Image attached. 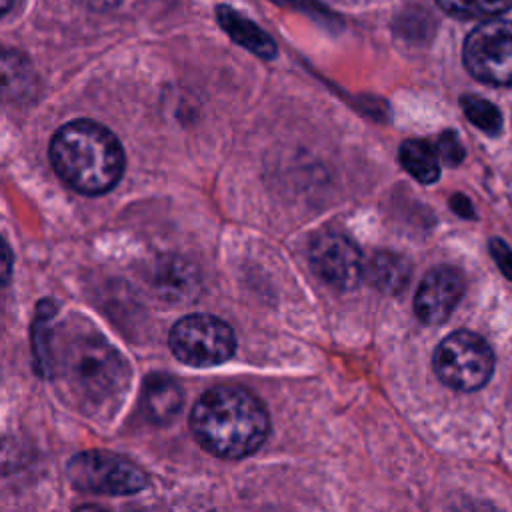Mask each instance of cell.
Here are the masks:
<instances>
[{
	"instance_id": "1",
	"label": "cell",
	"mask_w": 512,
	"mask_h": 512,
	"mask_svg": "<svg viewBox=\"0 0 512 512\" xmlns=\"http://www.w3.org/2000/svg\"><path fill=\"white\" fill-rule=\"evenodd\" d=\"M66 400L80 412L112 416L130 386V366L122 354L90 328L62 330L50 338L48 372Z\"/></svg>"
},
{
	"instance_id": "2",
	"label": "cell",
	"mask_w": 512,
	"mask_h": 512,
	"mask_svg": "<svg viewBox=\"0 0 512 512\" xmlns=\"http://www.w3.org/2000/svg\"><path fill=\"white\" fill-rule=\"evenodd\" d=\"M190 428L202 448L220 458H244L268 436L264 404L238 386H216L192 408Z\"/></svg>"
},
{
	"instance_id": "3",
	"label": "cell",
	"mask_w": 512,
	"mask_h": 512,
	"mask_svg": "<svg viewBox=\"0 0 512 512\" xmlns=\"http://www.w3.org/2000/svg\"><path fill=\"white\" fill-rule=\"evenodd\" d=\"M56 174L82 194H102L120 180L124 152L118 138L92 120L64 124L50 142Z\"/></svg>"
},
{
	"instance_id": "4",
	"label": "cell",
	"mask_w": 512,
	"mask_h": 512,
	"mask_svg": "<svg viewBox=\"0 0 512 512\" xmlns=\"http://www.w3.org/2000/svg\"><path fill=\"white\" fill-rule=\"evenodd\" d=\"M492 368V348L482 336L470 330H456L436 346L434 370L446 386L458 392L482 388L488 382Z\"/></svg>"
},
{
	"instance_id": "5",
	"label": "cell",
	"mask_w": 512,
	"mask_h": 512,
	"mask_svg": "<svg viewBox=\"0 0 512 512\" xmlns=\"http://www.w3.org/2000/svg\"><path fill=\"white\" fill-rule=\"evenodd\" d=\"M172 354L190 366L206 368L228 360L236 348L234 330L210 314H190L178 320L168 336Z\"/></svg>"
},
{
	"instance_id": "6",
	"label": "cell",
	"mask_w": 512,
	"mask_h": 512,
	"mask_svg": "<svg viewBox=\"0 0 512 512\" xmlns=\"http://www.w3.org/2000/svg\"><path fill=\"white\" fill-rule=\"evenodd\" d=\"M462 58L478 82L512 86V22L486 20L476 26L464 42Z\"/></svg>"
},
{
	"instance_id": "7",
	"label": "cell",
	"mask_w": 512,
	"mask_h": 512,
	"mask_svg": "<svg viewBox=\"0 0 512 512\" xmlns=\"http://www.w3.org/2000/svg\"><path fill=\"white\" fill-rule=\"evenodd\" d=\"M68 476L74 486L102 494H132L146 486L144 470L106 450H88L74 456L68 464Z\"/></svg>"
},
{
	"instance_id": "8",
	"label": "cell",
	"mask_w": 512,
	"mask_h": 512,
	"mask_svg": "<svg viewBox=\"0 0 512 512\" xmlns=\"http://www.w3.org/2000/svg\"><path fill=\"white\" fill-rule=\"evenodd\" d=\"M312 270L338 290L354 288L364 276V264L358 246L342 232L324 230L310 242Z\"/></svg>"
},
{
	"instance_id": "9",
	"label": "cell",
	"mask_w": 512,
	"mask_h": 512,
	"mask_svg": "<svg viewBox=\"0 0 512 512\" xmlns=\"http://www.w3.org/2000/svg\"><path fill=\"white\" fill-rule=\"evenodd\" d=\"M464 294V278L452 266L432 268L414 296V312L424 324H442Z\"/></svg>"
},
{
	"instance_id": "10",
	"label": "cell",
	"mask_w": 512,
	"mask_h": 512,
	"mask_svg": "<svg viewBox=\"0 0 512 512\" xmlns=\"http://www.w3.org/2000/svg\"><path fill=\"white\" fill-rule=\"evenodd\" d=\"M216 16H218L220 26L226 30V34L236 44L244 46L246 50H250L258 58L268 60V58L276 56L278 48H276L272 36L268 32H264L258 24H254L252 20H248L246 16H242L240 12H236L230 6H218Z\"/></svg>"
},
{
	"instance_id": "11",
	"label": "cell",
	"mask_w": 512,
	"mask_h": 512,
	"mask_svg": "<svg viewBox=\"0 0 512 512\" xmlns=\"http://www.w3.org/2000/svg\"><path fill=\"white\" fill-rule=\"evenodd\" d=\"M142 404H144L146 416L152 422H156V424L170 422L182 406L180 384L166 374L150 376L144 384Z\"/></svg>"
},
{
	"instance_id": "12",
	"label": "cell",
	"mask_w": 512,
	"mask_h": 512,
	"mask_svg": "<svg viewBox=\"0 0 512 512\" xmlns=\"http://www.w3.org/2000/svg\"><path fill=\"white\" fill-rule=\"evenodd\" d=\"M368 282L386 294H398L410 278V264L404 256L388 250L376 252L364 266Z\"/></svg>"
},
{
	"instance_id": "13",
	"label": "cell",
	"mask_w": 512,
	"mask_h": 512,
	"mask_svg": "<svg viewBox=\"0 0 512 512\" xmlns=\"http://www.w3.org/2000/svg\"><path fill=\"white\" fill-rule=\"evenodd\" d=\"M398 158L402 168L420 184H434L440 176V158L436 148L422 138L404 140Z\"/></svg>"
},
{
	"instance_id": "14",
	"label": "cell",
	"mask_w": 512,
	"mask_h": 512,
	"mask_svg": "<svg viewBox=\"0 0 512 512\" xmlns=\"http://www.w3.org/2000/svg\"><path fill=\"white\" fill-rule=\"evenodd\" d=\"M34 74L30 62L18 52L0 54V98L22 100L32 94Z\"/></svg>"
},
{
	"instance_id": "15",
	"label": "cell",
	"mask_w": 512,
	"mask_h": 512,
	"mask_svg": "<svg viewBox=\"0 0 512 512\" xmlns=\"http://www.w3.org/2000/svg\"><path fill=\"white\" fill-rule=\"evenodd\" d=\"M436 4L462 20H492L512 8V0H436Z\"/></svg>"
},
{
	"instance_id": "16",
	"label": "cell",
	"mask_w": 512,
	"mask_h": 512,
	"mask_svg": "<svg viewBox=\"0 0 512 512\" xmlns=\"http://www.w3.org/2000/svg\"><path fill=\"white\" fill-rule=\"evenodd\" d=\"M460 104H462V112L470 124H474L484 134H490V136L500 134L502 116H500V110L492 102H488L480 96H474V94H466V96H462Z\"/></svg>"
},
{
	"instance_id": "17",
	"label": "cell",
	"mask_w": 512,
	"mask_h": 512,
	"mask_svg": "<svg viewBox=\"0 0 512 512\" xmlns=\"http://www.w3.org/2000/svg\"><path fill=\"white\" fill-rule=\"evenodd\" d=\"M196 278L188 262L184 260H170L164 264L162 274H158V286L168 298H184L194 288Z\"/></svg>"
},
{
	"instance_id": "18",
	"label": "cell",
	"mask_w": 512,
	"mask_h": 512,
	"mask_svg": "<svg viewBox=\"0 0 512 512\" xmlns=\"http://www.w3.org/2000/svg\"><path fill=\"white\" fill-rule=\"evenodd\" d=\"M434 148H436L438 158H442L448 166H456L464 158V148H462V144L458 140V134H454L452 130H444L438 136Z\"/></svg>"
},
{
	"instance_id": "19",
	"label": "cell",
	"mask_w": 512,
	"mask_h": 512,
	"mask_svg": "<svg viewBox=\"0 0 512 512\" xmlns=\"http://www.w3.org/2000/svg\"><path fill=\"white\" fill-rule=\"evenodd\" d=\"M488 250H490L494 262L498 264L500 272H502L506 278L512 280V248H510L504 240L492 238L490 244H488Z\"/></svg>"
},
{
	"instance_id": "20",
	"label": "cell",
	"mask_w": 512,
	"mask_h": 512,
	"mask_svg": "<svg viewBox=\"0 0 512 512\" xmlns=\"http://www.w3.org/2000/svg\"><path fill=\"white\" fill-rule=\"evenodd\" d=\"M12 272V254L6 246V242L0 238V286H4Z\"/></svg>"
},
{
	"instance_id": "21",
	"label": "cell",
	"mask_w": 512,
	"mask_h": 512,
	"mask_svg": "<svg viewBox=\"0 0 512 512\" xmlns=\"http://www.w3.org/2000/svg\"><path fill=\"white\" fill-rule=\"evenodd\" d=\"M450 208L456 214H460L462 218H474V208H472L470 200L466 196H462V194H456V196L450 198Z\"/></svg>"
},
{
	"instance_id": "22",
	"label": "cell",
	"mask_w": 512,
	"mask_h": 512,
	"mask_svg": "<svg viewBox=\"0 0 512 512\" xmlns=\"http://www.w3.org/2000/svg\"><path fill=\"white\" fill-rule=\"evenodd\" d=\"M454 512H496V510L486 502H466L458 506Z\"/></svg>"
},
{
	"instance_id": "23",
	"label": "cell",
	"mask_w": 512,
	"mask_h": 512,
	"mask_svg": "<svg viewBox=\"0 0 512 512\" xmlns=\"http://www.w3.org/2000/svg\"><path fill=\"white\" fill-rule=\"evenodd\" d=\"M88 6L98 8V10H106V8H114L116 4H120L122 0H84Z\"/></svg>"
},
{
	"instance_id": "24",
	"label": "cell",
	"mask_w": 512,
	"mask_h": 512,
	"mask_svg": "<svg viewBox=\"0 0 512 512\" xmlns=\"http://www.w3.org/2000/svg\"><path fill=\"white\" fill-rule=\"evenodd\" d=\"M74 512H104L102 508H98V506H92V504H86V506H80L78 510H74Z\"/></svg>"
},
{
	"instance_id": "25",
	"label": "cell",
	"mask_w": 512,
	"mask_h": 512,
	"mask_svg": "<svg viewBox=\"0 0 512 512\" xmlns=\"http://www.w3.org/2000/svg\"><path fill=\"white\" fill-rule=\"evenodd\" d=\"M10 6H12V0H0V16L6 14L10 10Z\"/></svg>"
}]
</instances>
